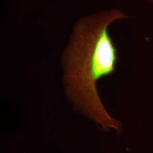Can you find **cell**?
<instances>
[{
	"label": "cell",
	"instance_id": "cell-1",
	"mask_svg": "<svg viewBox=\"0 0 153 153\" xmlns=\"http://www.w3.org/2000/svg\"><path fill=\"white\" fill-rule=\"evenodd\" d=\"M128 16L111 8L83 15L74 23L61 55L65 94L76 109L105 131H121L102 104L97 82L116 70L118 50L109 33L114 23Z\"/></svg>",
	"mask_w": 153,
	"mask_h": 153
},
{
	"label": "cell",
	"instance_id": "cell-2",
	"mask_svg": "<svg viewBox=\"0 0 153 153\" xmlns=\"http://www.w3.org/2000/svg\"><path fill=\"white\" fill-rule=\"evenodd\" d=\"M147 1H148L149 3H151V4H153V0H147Z\"/></svg>",
	"mask_w": 153,
	"mask_h": 153
}]
</instances>
